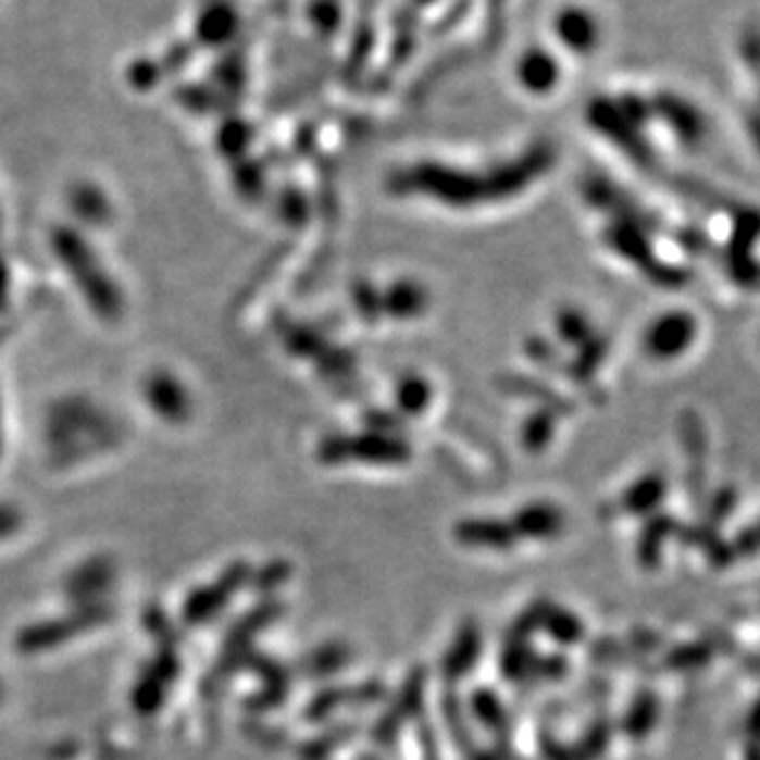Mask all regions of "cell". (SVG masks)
<instances>
[{
  "label": "cell",
  "instance_id": "2",
  "mask_svg": "<svg viewBox=\"0 0 760 760\" xmlns=\"http://www.w3.org/2000/svg\"><path fill=\"white\" fill-rule=\"evenodd\" d=\"M565 526L563 511L553 503H531L521 509L514 521L516 536H534V538H551L558 536Z\"/></svg>",
  "mask_w": 760,
  "mask_h": 760
},
{
  "label": "cell",
  "instance_id": "8",
  "mask_svg": "<svg viewBox=\"0 0 760 760\" xmlns=\"http://www.w3.org/2000/svg\"><path fill=\"white\" fill-rule=\"evenodd\" d=\"M606 353H608V341L602 336L593 334L588 341L581 346L578 363L573 365V378H578L581 383L588 381L590 375L598 371V365L602 363V359H606Z\"/></svg>",
  "mask_w": 760,
  "mask_h": 760
},
{
  "label": "cell",
  "instance_id": "1",
  "mask_svg": "<svg viewBox=\"0 0 760 760\" xmlns=\"http://www.w3.org/2000/svg\"><path fill=\"white\" fill-rule=\"evenodd\" d=\"M694 338L696 319L686 311H670V314H662L647 326L643 346L647 356H652L657 361H666L682 356L694 344Z\"/></svg>",
  "mask_w": 760,
  "mask_h": 760
},
{
  "label": "cell",
  "instance_id": "13",
  "mask_svg": "<svg viewBox=\"0 0 760 760\" xmlns=\"http://www.w3.org/2000/svg\"><path fill=\"white\" fill-rule=\"evenodd\" d=\"M746 760H760V746L748 744V748H746Z\"/></svg>",
  "mask_w": 760,
  "mask_h": 760
},
{
  "label": "cell",
  "instance_id": "10",
  "mask_svg": "<svg viewBox=\"0 0 760 760\" xmlns=\"http://www.w3.org/2000/svg\"><path fill=\"white\" fill-rule=\"evenodd\" d=\"M709 649L703 645H684L670 655V666L674 670H692V666H701L709 662Z\"/></svg>",
  "mask_w": 760,
  "mask_h": 760
},
{
  "label": "cell",
  "instance_id": "7",
  "mask_svg": "<svg viewBox=\"0 0 760 760\" xmlns=\"http://www.w3.org/2000/svg\"><path fill=\"white\" fill-rule=\"evenodd\" d=\"M514 528L497 521H472L462 528V538L466 544L482 548H509L514 544Z\"/></svg>",
  "mask_w": 760,
  "mask_h": 760
},
{
  "label": "cell",
  "instance_id": "3",
  "mask_svg": "<svg viewBox=\"0 0 760 760\" xmlns=\"http://www.w3.org/2000/svg\"><path fill=\"white\" fill-rule=\"evenodd\" d=\"M676 531H680V526H676V521H672L670 516L659 514L655 519H649L637 544L639 563L647 568H655L659 563V558H662V546L666 544V538H672Z\"/></svg>",
  "mask_w": 760,
  "mask_h": 760
},
{
  "label": "cell",
  "instance_id": "12",
  "mask_svg": "<svg viewBox=\"0 0 760 760\" xmlns=\"http://www.w3.org/2000/svg\"><path fill=\"white\" fill-rule=\"evenodd\" d=\"M748 738H750V744L760 746V699L756 701V707L750 709V717H748Z\"/></svg>",
  "mask_w": 760,
  "mask_h": 760
},
{
  "label": "cell",
  "instance_id": "5",
  "mask_svg": "<svg viewBox=\"0 0 760 760\" xmlns=\"http://www.w3.org/2000/svg\"><path fill=\"white\" fill-rule=\"evenodd\" d=\"M534 622H541V625L548 632H551V635L558 639V643L573 645V643H581V639H583L581 620L575 618V615H571V612H568V610L544 606V608H538Z\"/></svg>",
  "mask_w": 760,
  "mask_h": 760
},
{
  "label": "cell",
  "instance_id": "11",
  "mask_svg": "<svg viewBox=\"0 0 760 760\" xmlns=\"http://www.w3.org/2000/svg\"><path fill=\"white\" fill-rule=\"evenodd\" d=\"M553 433V418L551 415H538L526 425V445L531 450H541V447L551 439Z\"/></svg>",
  "mask_w": 760,
  "mask_h": 760
},
{
  "label": "cell",
  "instance_id": "9",
  "mask_svg": "<svg viewBox=\"0 0 760 760\" xmlns=\"http://www.w3.org/2000/svg\"><path fill=\"white\" fill-rule=\"evenodd\" d=\"M558 332H561L565 341H571L575 346H583L593 336L590 322L575 309L561 311V316H558Z\"/></svg>",
  "mask_w": 760,
  "mask_h": 760
},
{
  "label": "cell",
  "instance_id": "6",
  "mask_svg": "<svg viewBox=\"0 0 760 760\" xmlns=\"http://www.w3.org/2000/svg\"><path fill=\"white\" fill-rule=\"evenodd\" d=\"M657 713H659V703L655 694H639L635 701H632L630 711L625 713V721H622V728H625V734L630 738H645L652 726L657 723Z\"/></svg>",
  "mask_w": 760,
  "mask_h": 760
},
{
  "label": "cell",
  "instance_id": "4",
  "mask_svg": "<svg viewBox=\"0 0 760 760\" xmlns=\"http://www.w3.org/2000/svg\"><path fill=\"white\" fill-rule=\"evenodd\" d=\"M664 494H666V479L662 474H647V477L635 482L625 491V497H622V507H625V511H630V514L643 516L659 507V501L664 499Z\"/></svg>",
  "mask_w": 760,
  "mask_h": 760
}]
</instances>
